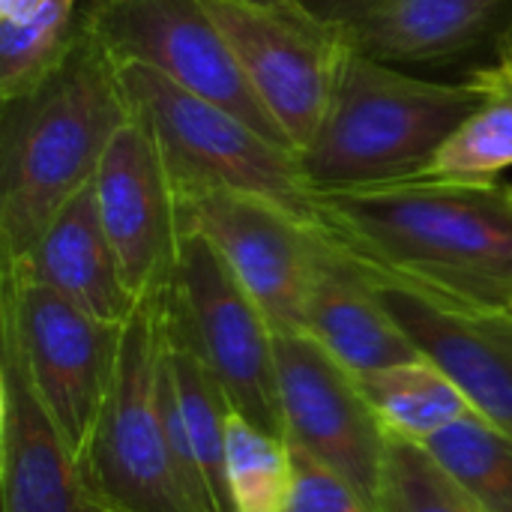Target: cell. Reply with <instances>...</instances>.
I'll list each match as a JSON object with an SVG mask.
<instances>
[{
	"label": "cell",
	"instance_id": "12",
	"mask_svg": "<svg viewBox=\"0 0 512 512\" xmlns=\"http://www.w3.org/2000/svg\"><path fill=\"white\" fill-rule=\"evenodd\" d=\"M105 237L129 291L144 300L171 285L180 252L177 192L153 123L129 102L93 177Z\"/></svg>",
	"mask_w": 512,
	"mask_h": 512
},
{
	"label": "cell",
	"instance_id": "24",
	"mask_svg": "<svg viewBox=\"0 0 512 512\" xmlns=\"http://www.w3.org/2000/svg\"><path fill=\"white\" fill-rule=\"evenodd\" d=\"M378 512H486L423 444L390 435Z\"/></svg>",
	"mask_w": 512,
	"mask_h": 512
},
{
	"label": "cell",
	"instance_id": "8",
	"mask_svg": "<svg viewBox=\"0 0 512 512\" xmlns=\"http://www.w3.org/2000/svg\"><path fill=\"white\" fill-rule=\"evenodd\" d=\"M201 6L291 147L303 153L324 123L348 51L339 27L303 0H201Z\"/></svg>",
	"mask_w": 512,
	"mask_h": 512
},
{
	"label": "cell",
	"instance_id": "19",
	"mask_svg": "<svg viewBox=\"0 0 512 512\" xmlns=\"http://www.w3.org/2000/svg\"><path fill=\"white\" fill-rule=\"evenodd\" d=\"M360 387L384 429L417 444L477 414L465 393L426 357L372 372L360 378Z\"/></svg>",
	"mask_w": 512,
	"mask_h": 512
},
{
	"label": "cell",
	"instance_id": "1",
	"mask_svg": "<svg viewBox=\"0 0 512 512\" xmlns=\"http://www.w3.org/2000/svg\"><path fill=\"white\" fill-rule=\"evenodd\" d=\"M315 225L378 276L465 306H510L512 192L498 180L315 192Z\"/></svg>",
	"mask_w": 512,
	"mask_h": 512
},
{
	"label": "cell",
	"instance_id": "30",
	"mask_svg": "<svg viewBox=\"0 0 512 512\" xmlns=\"http://www.w3.org/2000/svg\"><path fill=\"white\" fill-rule=\"evenodd\" d=\"M96 512H105V510H99V507H96Z\"/></svg>",
	"mask_w": 512,
	"mask_h": 512
},
{
	"label": "cell",
	"instance_id": "15",
	"mask_svg": "<svg viewBox=\"0 0 512 512\" xmlns=\"http://www.w3.org/2000/svg\"><path fill=\"white\" fill-rule=\"evenodd\" d=\"M512 0H372L336 27L348 48L393 66H444L498 42Z\"/></svg>",
	"mask_w": 512,
	"mask_h": 512
},
{
	"label": "cell",
	"instance_id": "6",
	"mask_svg": "<svg viewBox=\"0 0 512 512\" xmlns=\"http://www.w3.org/2000/svg\"><path fill=\"white\" fill-rule=\"evenodd\" d=\"M162 297L171 330L213 375L231 411L285 441L276 330L204 234L180 231L177 267Z\"/></svg>",
	"mask_w": 512,
	"mask_h": 512
},
{
	"label": "cell",
	"instance_id": "11",
	"mask_svg": "<svg viewBox=\"0 0 512 512\" xmlns=\"http://www.w3.org/2000/svg\"><path fill=\"white\" fill-rule=\"evenodd\" d=\"M276 381L285 441L378 507L390 432L363 396L360 378L306 330H291L276 333Z\"/></svg>",
	"mask_w": 512,
	"mask_h": 512
},
{
	"label": "cell",
	"instance_id": "10",
	"mask_svg": "<svg viewBox=\"0 0 512 512\" xmlns=\"http://www.w3.org/2000/svg\"><path fill=\"white\" fill-rule=\"evenodd\" d=\"M180 231L204 234L276 333L303 330L324 234L285 207L243 192L177 198Z\"/></svg>",
	"mask_w": 512,
	"mask_h": 512
},
{
	"label": "cell",
	"instance_id": "26",
	"mask_svg": "<svg viewBox=\"0 0 512 512\" xmlns=\"http://www.w3.org/2000/svg\"><path fill=\"white\" fill-rule=\"evenodd\" d=\"M468 78L486 90H512V18L492 48V63L471 69Z\"/></svg>",
	"mask_w": 512,
	"mask_h": 512
},
{
	"label": "cell",
	"instance_id": "9",
	"mask_svg": "<svg viewBox=\"0 0 512 512\" xmlns=\"http://www.w3.org/2000/svg\"><path fill=\"white\" fill-rule=\"evenodd\" d=\"M81 18L108 57L144 63L291 147L201 0H87Z\"/></svg>",
	"mask_w": 512,
	"mask_h": 512
},
{
	"label": "cell",
	"instance_id": "20",
	"mask_svg": "<svg viewBox=\"0 0 512 512\" xmlns=\"http://www.w3.org/2000/svg\"><path fill=\"white\" fill-rule=\"evenodd\" d=\"M429 456L486 512H512V438L471 414L429 441Z\"/></svg>",
	"mask_w": 512,
	"mask_h": 512
},
{
	"label": "cell",
	"instance_id": "18",
	"mask_svg": "<svg viewBox=\"0 0 512 512\" xmlns=\"http://www.w3.org/2000/svg\"><path fill=\"white\" fill-rule=\"evenodd\" d=\"M162 333H165V348H162L165 372H168L198 471L204 477L213 512H234L231 489H228V438H225L231 405L225 393L219 390V384L213 381V375L204 369V363L171 330L165 318V297H162Z\"/></svg>",
	"mask_w": 512,
	"mask_h": 512
},
{
	"label": "cell",
	"instance_id": "28",
	"mask_svg": "<svg viewBox=\"0 0 512 512\" xmlns=\"http://www.w3.org/2000/svg\"><path fill=\"white\" fill-rule=\"evenodd\" d=\"M51 0H0V21H27L39 15Z\"/></svg>",
	"mask_w": 512,
	"mask_h": 512
},
{
	"label": "cell",
	"instance_id": "21",
	"mask_svg": "<svg viewBox=\"0 0 512 512\" xmlns=\"http://www.w3.org/2000/svg\"><path fill=\"white\" fill-rule=\"evenodd\" d=\"M228 489L234 512H285L294 489V456L288 441L228 414Z\"/></svg>",
	"mask_w": 512,
	"mask_h": 512
},
{
	"label": "cell",
	"instance_id": "5",
	"mask_svg": "<svg viewBox=\"0 0 512 512\" xmlns=\"http://www.w3.org/2000/svg\"><path fill=\"white\" fill-rule=\"evenodd\" d=\"M159 366L162 294H153L123 324L117 369L81 459L84 486L99 510L192 512L165 438Z\"/></svg>",
	"mask_w": 512,
	"mask_h": 512
},
{
	"label": "cell",
	"instance_id": "4",
	"mask_svg": "<svg viewBox=\"0 0 512 512\" xmlns=\"http://www.w3.org/2000/svg\"><path fill=\"white\" fill-rule=\"evenodd\" d=\"M114 72L123 96L153 123L177 198L210 189L243 192L315 225V189L297 150L264 138L228 108L144 63L114 60Z\"/></svg>",
	"mask_w": 512,
	"mask_h": 512
},
{
	"label": "cell",
	"instance_id": "31",
	"mask_svg": "<svg viewBox=\"0 0 512 512\" xmlns=\"http://www.w3.org/2000/svg\"><path fill=\"white\" fill-rule=\"evenodd\" d=\"M510 192H512V183H510Z\"/></svg>",
	"mask_w": 512,
	"mask_h": 512
},
{
	"label": "cell",
	"instance_id": "7",
	"mask_svg": "<svg viewBox=\"0 0 512 512\" xmlns=\"http://www.w3.org/2000/svg\"><path fill=\"white\" fill-rule=\"evenodd\" d=\"M0 330L18 345L45 411L81 468L117 369L123 327L93 318L12 264L3 267Z\"/></svg>",
	"mask_w": 512,
	"mask_h": 512
},
{
	"label": "cell",
	"instance_id": "25",
	"mask_svg": "<svg viewBox=\"0 0 512 512\" xmlns=\"http://www.w3.org/2000/svg\"><path fill=\"white\" fill-rule=\"evenodd\" d=\"M291 447V444H288ZM294 456V489L285 512H378L345 477L324 462L291 447Z\"/></svg>",
	"mask_w": 512,
	"mask_h": 512
},
{
	"label": "cell",
	"instance_id": "22",
	"mask_svg": "<svg viewBox=\"0 0 512 512\" xmlns=\"http://www.w3.org/2000/svg\"><path fill=\"white\" fill-rule=\"evenodd\" d=\"M78 0H51L27 21H0V96L21 99L36 90L69 51L78 18Z\"/></svg>",
	"mask_w": 512,
	"mask_h": 512
},
{
	"label": "cell",
	"instance_id": "27",
	"mask_svg": "<svg viewBox=\"0 0 512 512\" xmlns=\"http://www.w3.org/2000/svg\"><path fill=\"white\" fill-rule=\"evenodd\" d=\"M312 12H318L324 21H330V24H339L342 18H348V15H354L357 9H363V6H369L372 0H303Z\"/></svg>",
	"mask_w": 512,
	"mask_h": 512
},
{
	"label": "cell",
	"instance_id": "17",
	"mask_svg": "<svg viewBox=\"0 0 512 512\" xmlns=\"http://www.w3.org/2000/svg\"><path fill=\"white\" fill-rule=\"evenodd\" d=\"M12 264L24 267L39 282L51 285L93 318L114 327H123L141 303L123 282L120 264L99 219L93 183L84 186L54 216L33 249Z\"/></svg>",
	"mask_w": 512,
	"mask_h": 512
},
{
	"label": "cell",
	"instance_id": "13",
	"mask_svg": "<svg viewBox=\"0 0 512 512\" xmlns=\"http://www.w3.org/2000/svg\"><path fill=\"white\" fill-rule=\"evenodd\" d=\"M372 273V270H369ZM390 318L471 402V408L512 438V315L453 303L372 273Z\"/></svg>",
	"mask_w": 512,
	"mask_h": 512
},
{
	"label": "cell",
	"instance_id": "3",
	"mask_svg": "<svg viewBox=\"0 0 512 512\" xmlns=\"http://www.w3.org/2000/svg\"><path fill=\"white\" fill-rule=\"evenodd\" d=\"M486 99L471 78L429 81L348 48L303 174L315 192L417 180Z\"/></svg>",
	"mask_w": 512,
	"mask_h": 512
},
{
	"label": "cell",
	"instance_id": "16",
	"mask_svg": "<svg viewBox=\"0 0 512 512\" xmlns=\"http://www.w3.org/2000/svg\"><path fill=\"white\" fill-rule=\"evenodd\" d=\"M303 330L357 378L420 357L378 300L372 273L330 237H324L321 246Z\"/></svg>",
	"mask_w": 512,
	"mask_h": 512
},
{
	"label": "cell",
	"instance_id": "14",
	"mask_svg": "<svg viewBox=\"0 0 512 512\" xmlns=\"http://www.w3.org/2000/svg\"><path fill=\"white\" fill-rule=\"evenodd\" d=\"M3 512H96L81 468L45 411L18 345L0 330Z\"/></svg>",
	"mask_w": 512,
	"mask_h": 512
},
{
	"label": "cell",
	"instance_id": "2",
	"mask_svg": "<svg viewBox=\"0 0 512 512\" xmlns=\"http://www.w3.org/2000/svg\"><path fill=\"white\" fill-rule=\"evenodd\" d=\"M129 114L114 60L78 18L54 72L27 96L3 102L0 246L24 258L54 216L93 183L111 135Z\"/></svg>",
	"mask_w": 512,
	"mask_h": 512
},
{
	"label": "cell",
	"instance_id": "29",
	"mask_svg": "<svg viewBox=\"0 0 512 512\" xmlns=\"http://www.w3.org/2000/svg\"><path fill=\"white\" fill-rule=\"evenodd\" d=\"M507 312H510V315H512V300H510V306H507Z\"/></svg>",
	"mask_w": 512,
	"mask_h": 512
},
{
	"label": "cell",
	"instance_id": "23",
	"mask_svg": "<svg viewBox=\"0 0 512 512\" xmlns=\"http://www.w3.org/2000/svg\"><path fill=\"white\" fill-rule=\"evenodd\" d=\"M512 168V90H489V99L447 138L423 177L495 180Z\"/></svg>",
	"mask_w": 512,
	"mask_h": 512
}]
</instances>
